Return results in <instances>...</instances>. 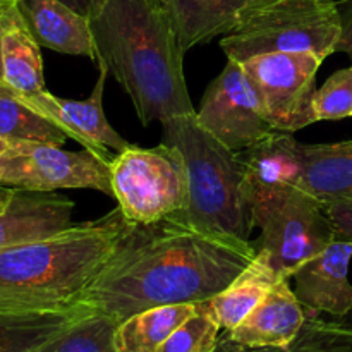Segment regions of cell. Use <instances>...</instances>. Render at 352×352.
I'll return each instance as SVG.
<instances>
[{
    "mask_svg": "<svg viewBox=\"0 0 352 352\" xmlns=\"http://www.w3.org/2000/svg\"><path fill=\"white\" fill-rule=\"evenodd\" d=\"M2 82L17 95H36L47 89L40 43L28 30L14 0L2 21Z\"/></svg>",
    "mask_w": 352,
    "mask_h": 352,
    "instance_id": "cell-16",
    "label": "cell"
},
{
    "mask_svg": "<svg viewBox=\"0 0 352 352\" xmlns=\"http://www.w3.org/2000/svg\"><path fill=\"white\" fill-rule=\"evenodd\" d=\"M14 192H16V189L7 188V186L0 184V212H3V210L9 206V203H10V199H12Z\"/></svg>",
    "mask_w": 352,
    "mask_h": 352,
    "instance_id": "cell-31",
    "label": "cell"
},
{
    "mask_svg": "<svg viewBox=\"0 0 352 352\" xmlns=\"http://www.w3.org/2000/svg\"><path fill=\"white\" fill-rule=\"evenodd\" d=\"M172 14L182 50L226 34L246 16L268 0H165Z\"/></svg>",
    "mask_w": 352,
    "mask_h": 352,
    "instance_id": "cell-17",
    "label": "cell"
},
{
    "mask_svg": "<svg viewBox=\"0 0 352 352\" xmlns=\"http://www.w3.org/2000/svg\"><path fill=\"white\" fill-rule=\"evenodd\" d=\"M12 2V0H6V2H0V82L3 81V71H2V21H3V12H6L7 6Z\"/></svg>",
    "mask_w": 352,
    "mask_h": 352,
    "instance_id": "cell-32",
    "label": "cell"
},
{
    "mask_svg": "<svg viewBox=\"0 0 352 352\" xmlns=\"http://www.w3.org/2000/svg\"><path fill=\"white\" fill-rule=\"evenodd\" d=\"M322 62L309 52H272L241 62L275 129L296 133L316 122L313 100Z\"/></svg>",
    "mask_w": 352,
    "mask_h": 352,
    "instance_id": "cell-9",
    "label": "cell"
},
{
    "mask_svg": "<svg viewBox=\"0 0 352 352\" xmlns=\"http://www.w3.org/2000/svg\"><path fill=\"white\" fill-rule=\"evenodd\" d=\"M86 309L0 305V352H36Z\"/></svg>",
    "mask_w": 352,
    "mask_h": 352,
    "instance_id": "cell-18",
    "label": "cell"
},
{
    "mask_svg": "<svg viewBox=\"0 0 352 352\" xmlns=\"http://www.w3.org/2000/svg\"><path fill=\"white\" fill-rule=\"evenodd\" d=\"M256 253L250 241L201 230L174 213L134 226L76 305L119 325L157 306L208 301Z\"/></svg>",
    "mask_w": 352,
    "mask_h": 352,
    "instance_id": "cell-1",
    "label": "cell"
},
{
    "mask_svg": "<svg viewBox=\"0 0 352 352\" xmlns=\"http://www.w3.org/2000/svg\"><path fill=\"white\" fill-rule=\"evenodd\" d=\"M220 322L212 299L201 301L196 311L165 340L158 352H217Z\"/></svg>",
    "mask_w": 352,
    "mask_h": 352,
    "instance_id": "cell-26",
    "label": "cell"
},
{
    "mask_svg": "<svg viewBox=\"0 0 352 352\" xmlns=\"http://www.w3.org/2000/svg\"><path fill=\"white\" fill-rule=\"evenodd\" d=\"M120 208L43 239L0 248V302L74 306L133 230Z\"/></svg>",
    "mask_w": 352,
    "mask_h": 352,
    "instance_id": "cell-3",
    "label": "cell"
},
{
    "mask_svg": "<svg viewBox=\"0 0 352 352\" xmlns=\"http://www.w3.org/2000/svg\"><path fill=\"white\" fill-rule=\"evenodd\" d=\"M10 146H12V144H10L9 141H6L3 138H0V153H3V151L9 150Z\"/></svg>",
    "mask_w": 352,
    "mask_h": 352,
    "instance_id": "cell-33",
    "label": "cell"
},
{
    "mask_svg": "<svg viewBox=\"0 0 352 352\" xmlns=\"http://www.w3.org/2000/svg\"><path fill=\"white\" fill-rule=\"evenodd\" d=\"M340 16V38L337 52H346L352 60V0H342L337 3Z\"/></svg>",
    "mask_w": 352,
    "mask_h": 352,
    "instance_id": "cell-29",
    "label": "cell"
},
{
    "mask_svg": "<svg viewBox=\"0 0 352 352\" xmlns=\"http://www.w3.org/2000/svg\"><path fill=\"white\" fill-rule=\"evenodd\" d=\"M96 64H98L100 74L88 100L58 98L48 93L47 89L36 95L12 93L28 107L50 119L69 138L81 143L82 148L110 162L112 157L109 155V148L120 153L131 144L107 120L105 112H103V89L109 78V69L103 62H96Z\"/></svg>",
    "mask_w": 352,
    "mask_h": 352,
    "instance_id": "cell-11",
    "label": "cell"
},
{
    "mask_svg": "<svg viewBox=\"0 0 352 352\" xmlns=\"http://www.w3.org/2000/svg\"><path fill=\"white\" fill-rule=\"evenodd\" d=\"M323 205L336 227V239L352 243V198L332 199Z\"/></svg>",
    "mask_w": 352,
    "mask_h": 352,
    "instance_id": "cell-28",
    "label": "cell"
},
{
    "mask_svg": "<svg viewBox=\"0 0 352 352\" xmlns=\"http://www.w3.org/2000/svg\"><path fill=\"white\" fill-rule=\"evenodd\" d=\"M0 2H6V0H0Z\"/></svg>",
    "mask_w": 352,
    "mask_h": 352,
    "instance_id": "cell-35",
    "label": "cell"
},
{
    "mask_svg": "<svg viewBox=\"0 0 352 352\" xmlns=\"http://www.w3.org/2000/svg\"><path fill=\"white\" fill-rule=\"evenodd\" d=\"M352 243L336 239L296 270L294 294L308 313L346 316L352 311Z\"/></svg>",
    "mask_w": 352,
    "mask_h": 352,
    "instance_id": "cell-12",
    "label": "cell"
},
{
    "mask_svg": "<svg viewBox=\"0 0 352 352\" xmlns=\"http://www.w3.org/2000/svg\"><path fill=\"white\" fill-rule=\"evenodd\" d=\"M299 188L320 201L352 198V140L329 144H302Z\"/></svg>",
    "mask_w": 352,
    "mask_h": 352,
    "instance_id": "cell-20",
    "label": "cell"
},
{
    "mask_svg": "<svg viewBox=\"0 0 352 352\" xmlns=\"http://www.w3.org/2000/svg\"><path fill=\"white\" fill-rule=\"evenodd\" d=\"M116 329L107 316L85 311L36 352H117Z\"/></svg>",
    "mask_w": 352,
    "mask_h": 352,
    "instance_id": "cell-24",
    "label": "cell"
},
{
    "mask_svg": "<svg viewBox=\"0 0 352 352\" xmlns=\"http://www.w3.org/2000/svg\"><path fill=\"white\" fill-rule=\"evenodd\" d=\"M113 198L134 226H150L188 203V170L181 151L162 143L155 148L131 144L110 162Z\"/></svg>",
    "mask_w": 352,
    "mask_h": 352,
    "instance_id": "cell-7",
    "label": "cell"
},
{
    "mask_svg": "<svg viewBox=\"0 0 352 352\" xmlns=\"http://www.w3.org/2000/svg\"><path fill=\"white\" fill-rule=\"evenodd\" d=\"M196 119L212 136L234 151L253 146L277 131L268 120L260 96L241 62L230 58L206 88Z\"/></svg>",
    "mask_w": 352,
    "mask_h": 352,
    "instance_id": "cell-10",
    "label": "cell"
},
{
    "mask_svg": "<svg viewBox=\"0 0 352 352\" xmlns=\"http://www.w3.org/2000/svg\"><path fill=\"white\" fill-rule=\"evenodd\" d=\"M199 302L144 309L120 322L113 344L117 352H158L165 340L196 311Z\"/></svg>",
    "mask_w": 352,
    "mask_h": 352,
    "instance_id": "cell-22",
    "label": "cell"
},
{
    "mask_svg": "<svg viewBox=\"0 0 352 352\" xmlns=\"http://www.w3.org/2000/svg\"><path fill=\"white\" fill-rule=\"evenodd\" d=\"M239 352H352V323L327 322L315 313H306L298 337L284 349H244Z\"/></svg>",
    "mask_w": 352,
    "mask_h": 352,
    "instance_id": "cell-25",
    "label": "cell"
},
{
    "mask_svg": "<svg viewBox=\"0 0 352 352\" xmlns=\"http://www.w3.org/2000/svg\"><path fill=\"white\" fill-rule=\"evenodd\" d=\"M280 278L272 267L267 251H258L254 260L222 292L212 298L220 327L227 332L236 329Z\"/></svg>",
    "mask_w": 352,
    "mask_h": 352,
    "instance_id": "cell-21",
    "label": "cell"
},
{
    "mask_svg": "<svg viewBox=\"0 0 352 352\" xmlns=\"http://www.w3.org/2000/svg\"><path fill=\"white\" fill-rule=\"evenodd\" d=\"M14 3L40 47L67 55H85L95 60L88 17L60 0H14Z\"/></svg>",
    "mask_w": 352,
    "mask_h": 352,
    "instance_id": "cell-15",
    "label": "cell"
},
{
    "mask_svg": "<svg viewBox=\"0 0 352 352\" xmlns=\"http://www.w3.org/2000/svg\"><path fill=\"white\" fill-rule=\"evenodd\" d=\"M339 38L336 0H268L241 17L220 47L237 62L272 52H309L325 60L337 52Z\"/></svg>",
    "mask_w": 352,
    "mask_h": 352,
    "instance_id": "cell-5",
    "label": "cell"
},
{
    "mask_svg": "<svg viewBox=\"0 0 352 352\" xmlns=\"http://www.w3.org/2000/svg\"><path fill=\"white\" fill-rule=\"evenodd\" d=\"M0 305H2V302H0Z\"/></svg>",
    "mask_w": 352,
    "mask_h": 352,
    "instance_id": "cell-36",
    "label": "cell"
},
{
    "mask_svg": "<svg viewBox=\"0 0 352 352\" xmlns=\"http://www.w3.org/2000/svg\"><path fill=\"white\" fill-rule=\"evenodd\" d=\"M315 120H340L352 117V65L333 72L316 89L313 100Z\"/></svg>",
    "mask_w": 352,
    "mask_h": 352,
    "instance_id": "cell-27",
    "label": "cell"
},
{
    "mask_svg": "<svg viewBox=\"0 0 352 352\" xmlns=\"http://www.w3.org/2000/svg\"><path fill=\"white\" fill-rule=\"evenodd\" d=\"M305 322L306 309L289 278H280L256 308L227 332V342L244 349H284L298 337Z\"/></svg>",
    "mask_w": 352,
    "mask_h": 352,
    "instance_id": "cell-13",
    "label": "cell"
},
{
    "mask_svg": "<svg viewBox=\"0 0 352 352\" xmlns=\"http://www.w3.org/2000/svg\"><path fill=\"white\" fill-rule=\"evenodd\" d=\"M0 138L17 143H45L64 146L67 134L50 119L21 102L12 89L0 82Z\"/></svg>",
    "mask_w": 352,
    "mask_h": 352,
    "instance_id": "cell-23",
    "label": "cell"
},
{
    "mask_svg": "<svg viewBox=\"0 0 352 352\" xmlns=\"http://www.w3.org/2000/svg\"><path fill=\"white\" fill-rule=\"evenodd\" d=\"M74 203L55 192L16 189L0 212V248L43 239L72 226Z\"/></svg>",
    "mask_w": 352,
    "mask_h": 352,
    "instance_id": "cell-14",
    "label": "cell"
},
{
    "mask_svg": "<svg viewBox=\"0 0 352 352\" xmlns=\"http://www.w3.org/2000/svg\"><path fill=\"white\" fill-rule=\"evenodd\" d=\"M254 227L261 236L256 251H267L282 278H292L299 267L336 241V227L325 205L299 186L256 188L251 191Z\"/></svg>",
    "mask_w": 352,
    "mask_h": 352,
    "instance_id": "cell-6",
    "label": "cell"
},
{
    "mask_svg": "<svg viewBox=\"0 0 352 352\" xmlns=\"http://www.w3.org/2000/svg\"><path fill=\"white\" fill-rule=\"evenodd\" d=\"M162 129L164 143L181 151L188 170V203L177 215L201 230L250 239L251 188L237 151L212 136L196 113L164 120Z\"/></svg>",
    "mask_w": 352,
    "mask_h": 352,
    "instance_id": "cell-4",
    "label": "cell"
},
{
    "mask_svg": "<svg viewBox=\"0 0 352 352\" xmlns=\"http://www.w3.org/2000/svg\"><path fill=\"white\" fill-rule=\"evenodd\" d=\"M229 344H230V342H229ZM230 346H232V349H230V347H227L226 352H239V351H237V347L234 346V344H230Z\"/></svg>",
    "mask_w": 352,
    "mask_h": 352,
    "instance_id": "cell-34",
    "label": "cell"
},
{
    "mask_svg": "<svg viewBox=\"0 0 352 352\" xmlns=\"http://www.w3.org/2000/svg\"><path fill=\"white\" fill-rule=\"evenodd\" d=\"M301 146L291 133L275 131L253 146L237 151L251 191L256 188L299 186L302 175Z\"/></svg>",
    "mask_w": 352,
    "mask_h": 352,
    "instance_id": "cell-19",
    "label": "cell"
},
{
    "mask_svg": "<svg viewBox=\"0 0 352 352\" xmlns=\"http://www.w3.org/2000/svg\"><path fill=\"white\" fill-rule=\"evenodd\" d=\"M110 162L86 148L67 151L55 144L17 143L0 153V184L40 192L95 189L113 196Z\"/></svg>",
    "mask_w": 352,
    "mask_h": 352,
    "instance_id": "cell-8",
    "label": "cell"
},
{
    "mask_svg": "<svg viewBox=\"0 0 352 352\" xmlns=\"http://www.w3.org/2000/svg\"><path fill=\"white\" fill-rule=\"evenodd\" d=\"M60 2L65 3L67 7H71L72 10L79 12L81 16L89 17L93 10H95V7L98 6L100 0H60Z\"/></svg>",
    "mask_w": 352,
    "mask_h": 352,
    "instance_id": "cell-30",
    "label": "cell"
},
{
    "mask_svg": "<svg viewBox=\"0 0 352 352\" xmlns=\"http://www.w3.org/2000/svg\"><path fill=\"white\" fill-rule=\"evenodd\" d=\"M95 60L129 95L143 126L196 113L182 50L165 0H100L88 17Z\"/></svg>",
    "mask_w": 352,
    "mask_h": 352,
    "instance_id": "cell-2",
    "label": "cell"
}]
</instances>
